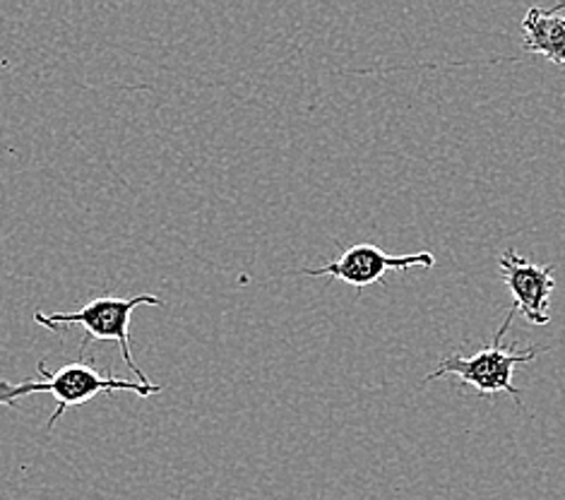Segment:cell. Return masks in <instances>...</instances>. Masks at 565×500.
Listing matches in <instances>:
<instances>
[{
    "label": "cell",
    "mask_w": 565,
    "mask_h": 500,
    "mask_svg": "<svg viewBox=\"0 0 565 500\" xmlns=\"http://www.w3.org/2000/svg\"><path fill=\"white\" fill-rule=\"evenodd\" d=\"M518 316L515 306L508 310L505 320L501 322V328L493 334V342L477 351L475 357H460L452 354L448 359H443L438 363L436 371H430L424 377L426 383L440 381L446 375H457L465 385H472L479 395H498V392H508L513 395L518 402L522 400V392L513 385V373L524 366V363H532L536 357L542 354L540 347H530V349H513L503 344V337L513 326V320Z\"/></svg>",
    "instance_id": "6da1fadb"
},
{
    "label": "cell",
    "mask_w": 565,
    "mask_h": 500,
    "mask_svg": "<svg viewBox=\"0 0 565 500\" xmlns=\"http://www.w3.org/2000/svg\"><path fill=\"white\" fill-rule=\"evenodd\" d=\"M140 306H164V301L154 294H140V296H132V299L99 296V299L79 306L77 310H71V313H42V310H36L34 320L42 328L53 332H58V328H73V326L83 328L87 334L83 347H87L92 340L116 342L120 354H124L126 366L136 373L138 381L142 385H154L150 377L140 371L130 351V318Z\"/></svg>",
    "instance_id": "7a4b0ae2"
},
{
    "label": "cell",
    "mask_w": 565,
    "mask_h": 500,
    "mask_svg": "<svg viewBox=\"0 0 565 500\" xmlns=\"http://www.w3.org/2000/svg\"><path fill=\"white\" fill-rule=\"evenodd\" d=\"M39 373L44 375L42 392H49V395L56 400V409L49 416L46 430H53V426L61 422L65 412L73 407H83V404H87L97 395L128 390L136 392L138 397H150L154 392H161V385H142L140 381H128V377L102 375L94 369V361L83 359H77L58 371H49L46 361H39Z\"/></svg>",
    "instance_id": "3957f363"
},
{
    "label": "cell",
    "mask_w": 565,
    "mask_h": 500,
    "mask_svg": "<svg viewBox=\"0 0 565 500\" xmlns=\"http://www.w3.org/2000/svg\"><path fill=\"white\" fill-rule=\"evenodd\" d=\"M430 269L436 267V255L430 251H416L407 255H393L373 243H356L342 251L338 260H332L322 267L299 269L308 277H330L340 279L354 289H366L371 284L383 281L387 273H407V269Z\"/></svg>",
    "instance_id": "277c9868"
},
{
    "label": "cell",
    "mask_w": 565,
    "mask_h": 500,
    "mask_svg": "<svg viewBox=\"0 0 565 500\" xmlns=\"http://www.w3.org/2000/svg\"><path fill=\"white\" fill-rule=\"evenodd\" d=\"M498 269H501L505 289L513 296L518 313L532 326L546 328L551 322V294L556 289L554 265H534L522 258L515 248H508L498 258Z\"/></svg>",
    "instance_id": "5b68a950"
},
{
    "label": "cell",
    "mask_w": 565,
    "mask_h": 500,
    "mask_svg": "<svg viewBox=\"0 0 565 500\" xmlns=\"http://www.w3.org/2000/svg\"><path fill=\"white\" fill-rule=\"evenodd\" d=\"M565 6L554 10L530 8L522 20L524 44L522 49L534 56H544L546 61L565 67Z\"/></svg>",
    "instance_id": "8992f818"
},
{
    "label": "cell",
    "mask_w": 565,
    "mask_h": 500,
    "mask_svg": "<svg viewBox=\"0 0 565 500\" xmlns=\"http://www.w3.org/2000/svg\"><path fill=\"white\" fill-rule=\"evenodd\" d=\"M34 392H42V381H24L20 385L0 381V407H3V404L12 407L18 400H22L26 395H34Z\"/></svg>",
    "instance_id": "52a82bcc"
}]
</instances>
